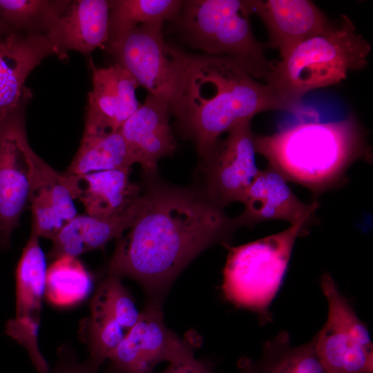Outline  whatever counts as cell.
<instances>
[{
    "instance_id": "obj_27",
    "label": "cell",
    "mask_w": 373,
    "mask_h": 373,
    "mask_svg": "<svg viewBox=\"0 0 373 373\" xmlns=\"http://www.w3.org/2000/svg\"><path fill=\"white\" fill-rule=\"evenodd\" d=\"M122 280L106 276L92 296L90 308L109 315L127 332L138 321L140 312Z\"/></svg>"
},
{
    "instance_id": "obj_7",
    "label": "cell",
    "mask_w": 373,
    "mask_h": 373,
    "mask_svg": "<svg viewBox=\"0 0 373 373\" xmlns=\"http://www.w3.org/2000/svg\"><path fill=\"white\" fill-rule=\"evenodd\" d=\"M162 25H139L107 48L139 86L166 103L171 111L182 91L190 53L166 41Z\"/></svg>"
},
{
    "instance_id": "obj_25",
    "label": "cell",
    "mask_w": 373,
    "mask_h": 373,
    "mask_svg": "<svg viewBox=\"0 0 373 373\" xmlns=\"http://www.w3.org/2000/svg\"><path fill=\"white\" fill-rule=\"evenodd\" d=\"M65 0H0V18L13 30L47 35Z\"/></svg>"
},
{
    "instance_id": "obj_26",
    "label": "cell",
    "mask_w": 373,
    "mask_h": 373,
    "mask_svg": "<svg viewBox=\"0 0 373 373\" xmlns=\"http://www.w3.org/2000/svg\"><path fill=\"white\" fill-rule=\"evenodd\" d=\"M80 337L87 346L88 358L99 366L108 361L126 332L111 316L90 308L81 323Z\"/></svg>"
},
{
    "instance_id": "obj_10",
    "label": "cell",
    "mask_w": 373,
    "mask_h": 373,
    "mask_svg": "<svg viewBox=\"0 0 373 373\" xmlns=\"http://www.w3.org/2000/svg\"><path fill=\"white\" fill-rule=\"evenodd\" d=\"M23 106L0 122V248L8 249L32 188L30 147Z\"/></svg>"
},
{
    "instance_id": "obj_19",
    "label": "cell",
    "mask_w": 373,
    "mask_h": 373,
    "mask_svg": "<svg viewBox=\"0 0 373 373\" xmlns=\"http://www.w3.org/2000/svg\"><path fill=\"white\" fill-rule=\"evenodd\" d=\"M142 195L124 212L108 217L97 218L77 215L68 222L52 240L48 258L55 260L63 256L78 257L90 251L104 249L128 230L138 216Z\"/></svg>"
},
{
    "instance_id": "obj_24",
    "label": "cell",
    "mask_w": 373,
    "mask_h": 373,
    "mask_svg": "<svg viewBox=\"0 0 373 373\" xmlns=\"http://www.w3.org/2000/svg\"><path fill=\"white\" fill-rule=\"evenodd\" d=\"M92 287V276L78 257H59L47 269L45 297L55 306L66 307L81 303Z\"/></svg>"
},
{
    "instance_id": "obj_8",
    "label": "cell",
    "mask_w": 373,
    "mask_h": 373,
    "mask_svg": "<svg viewBox=\"0 0 373 373\" xmlns=\"http://www.w3.org/2000/svg\"><path fill=\"white\" fill-rule=\"evenodd\" d=\"M327 300L325 323L312 339L328 373H372L373 343L369 330L327 272L321 278Z\"/></svg>"
},
{
    "instance_id": "obj_13",
    "label": "cell",
    "mask_w": 373,
    "mask_h": 373,
    "mask_svg": "<svg viewBox=\"0 0 373 373\" xmlns=\"http://www.w3.org/2000/svg\"><path fill=\"white\" fill-rule=\"evenodd\" d=\"M92 89L88 93L83 135L119 131L139 108V87L131 75L119 64L98 67L89 60Z\"/></svg>"
},
{
    "instance_id": "obj_22",
    "label": "cell",
    "mask_w": 373,
    "mask_h": 373,
    "mask_svg": "<svg viewBox=\"0 0 373 373\" xmlns=\"http://www.w3.org/2000/svg\"><path fill=\"white\" fill-rule=\"evenodd\" d=\"M133 164L119 131L83 135L66 173L82 178L95 172L131 169Z\"/></svg>"
},
{
    "instance_id": "obj_16",
    "label": "cell",
    "mask_w": 373,
    "mask_h": 373,
    "mask_svg": "<svg viewBox=\"0 0 373 373\" xmlns=\"http://www.w3.org/2000/svg\"><path fill=\"white\" fill-rule=\"evenodd\" d=\"M242 203L245 209L236 217L240 227L273 220H285L290 224L309 223L318 208L316 201L305 203L299 200L285 178L269 165L258 171Z\"/></svg>"
},
{
    "instance_id": "obj_3",
    "label": "cell",
    "mask_w": 373,
    "mask_h": 373,
    "mask_svg": "<svg viewBox=\"0 0 373 373\" xmlns=\"http://www.w3.org/2000/svg\"><path fill=\"white\" fill-rule=\"evenodd\" d=\"M256 153L287 181L319 194L337 184L349 166L365 156L364 137L356 119L301 122L269 135L255 136Z\"/></svg>"
},
{
    "instance_id": "obj_18",
    "label": "cell",
    "mask_w": 373,
    "mask_h": 373,
    "mask_svg": "<svg viewBox=\"0 0 373 373\" xmlns=\"http://www.w3.org/2000/svg\"><path fill=\"white\" fill-rule=\"evenodd\" d=\"M109 3L106 0H65L48 35L59 58L68 50L84 55L106 47L108 39Z\"/></svg>"
},
{
    "instance_id": "obj_5",
    "label": "cell",
    "mask_w": 373,
    "mask_h": 373,
    "mask_svg": "<svg viewBox=\"0 0 373 373\" xmlns=\"http://www.w3.org/2000/svg\"><path fill=\"white\" fill-rule=\"evenodd\" d=\"M253 13L254 0H187L173 22L191 48L231 58L255 79L265 80L274 63L253 34Z\"/></svg>"
},
{
    "instance_id": "obj_29",
    "label": "cell",
    "mask_w": 373,
    "mask_h": 373,
    "mask_svg": "<svg viewBox=\"0 0 373 373\" xmlns=\"http://www.w3.org/2000/svg\"><path fill=\"white\" fill-rule=\"evenodd\" d=\"M161 373H213V371L210 363L195 358L187 363H169Z\"/></svg>"
},
{
    "instance_id": "obj_30",
    "label": "cell",
    "mask_w": 373,
    "mask_h": 373,
    "mask_svg": "<svg viewBox=\"0 0 373 373\" xmlns=\"http://www.w3.org/2000/svg\"><path fill=\"white\" fill-rule=\"evenodd\" d=\"M13 30L8 26H7L0 18V35L8 32Z\"/></svg>"
},
{
    "instance_id": "obj_15",
    "label": "cell",
    "mask_w": 373,
    "mask_h": 373,
    "mask_svg": "<svg viewBox=\"0 0 373 373\" xmlns=\"http://www.w3.org/2000/svg\"><path fill=\"white\" fill-rule=\"evenodd\" d=\"M170 116L169 106L148 93L119 130L133 164H139L147 177L155 174L160 159L176 151Z\"/></svg>"
},
{
    "instance_id": "obj_14",
    "label": "cell",
    "mask_w": 373,
    "mask_h": 373,
    "mask_svg": "<svg viewBox=\"0 0 373 373\" xmlns=\"http://www.w3.org/2000/svg\"><path fill=\"white\" fill-rule=\"evenodd\" d=\"M58 50L49 35L15 30L0 35V122L26 106L32 97L25 86L30 73Z\"/></svg>"
},
{
    "instance_id": "obj_9",
    "label": "cell",
    "mask_w": 373,
    "mask_h": 373,
    "mask_svg": "<svg viewBox=\"0 0 373 373\" xmlns=\"http://www.w3.org/2000/svg\"><path fill=\"white\" fill-rule=\"evenodd\" d=\"M195 347L166 325L163 305L146 304L137 323L108 358L110 373H152L162 362L193 361Z\"/></svg>"
},
{
    "instance_id": "obj_23",
    "label": "cell",
    "mask_w": 373,
    "mask_h": 373,
    "mask_svg": "<svg viewBox=\"0 0 373 373\" xmlns=\"http://www.w3.org/2000/svg\"><path fill=\"white\" fill-rule=\"evenodd\" d=\"M108 47L142 23L174 21L180 12V0H111Z\"/></svg>"
},
{
    "instance_id": "obj_6",
    "label": "cell",
    "mask_w": 373,
    "mask_h": 373,
    "mask_svg": "<svg viewBox=\"0 0 373 373\" xmlns=\"http://www.w3.org/2000/svg\"><path fill=\"white\" fill-rule=\"evenodd\" d=\"M307 224L296 222L257 240L227 246L222 284L224 298L256 314L260 325L271 322V304L283 283L296 240L307 233Z\"/></svg>"
},
{
    "instance_id": "obj_12",
    "label": "cell",
    "mask_w": 373,
    "mask_h": 373,
    "mask_svg": "<svg viewBox=\"0 0 373 373\" xmlns=\"http://www.w3.org/2000/svg\"><path fill=\"white\" fill-rule=\"evenodd\" d=\"M39 239L30 232L17 263L15 315L7 321L5 332L27 350L38 373H48L50 366L38 344L48 269L46 257Z\"/></svg>"
},
{
    "instance_id": "obj_4",
    "label": "cell",
    "mask_w": 373,
    "mask_h": 373,
    "mask_svg": "<svg viewBox=\"0 0 373 373\" xmlns=\"http://www.w3.org/2000/svg\"><path fill=\"white\" fill-rule=\"evenodd\" d=\"M370 51V43L343 15L274 63L265 81L298 106L308 92L336 84L345 79L349 72L365 68Z\"/></svg>"
},
{
    "instance_id": "obj_2",
    "label": "cell",
    "mask_w": 373,
    "mask_h": 373,
    "mask_svg": "<svg viewBox=\"0 0 373 373\" xmlns=\"http://www.w3.org/2000/svg\"><path fill=\"white\" fill-rule=\"evenodd\" d=\"M298 108L232 59L190 54L182 91L170 113L201 161L219 137L238 124L262 112Z\"/></svg>"
},
{
    "instance_id": "obj_1",
    "label": "cell",
    "mask_w": 373,
    "mask_h": 373,
    "mask_svg": "<svg viewBox=\"0 0 373 373\" xmlns=\"http://www.w3.org/2000/svg\"><path fill=\"white\" fill-rule=\"evenodd\" d=\"M198 187L154 184L142 195L138 216L116 239L106 276L127 278L142 288L146 303L163 305L173 283L198 255L229 246L240 227Z\"/></svg>"
},
{
    "instance_id": "obj_20",
    "label": "cell",
    "mask_w": 373,
    "mask_h": 373,
    "mask_svg": "<svg viewBox=\"0 0 373 373\" xmlns=\"http://www.w3.org/2000/svg\"><path fill=\"white\" fill-rule=\"evenodd\" d=\"M131 169L104 171L80 178L78 198L86 214L97 218L116 216L127 210L141 195L130 180Z\"/></svg>"
},
{
    "instance_id": "obj_11",
    "label": "cell",
    "mask_w": 373,
    "mask_h": 373,
    "mask_svg": "<svg viewBox=\"0 0 373 373\" xmlns=\"http://www.w3.org/2000/svg\"><path fill=\"white\" fill-rule=\"evenodd\" d=\"M227 133L200 164L203 184L199 187L222 208L234 202H242L260 170L256 163L251 120L238 124Z\"/></svg>"
},
{
    "instance_id": "obj_28",
    "label": "cell",
    "mask_w": 373,
    "mask_h": 373,
    "mask_svg": "<svg viewBox=\"0 0 373 373\" xmlns=\"http://www.w3.org/2000/svg\"><path fill=\"white\" fill-rule=\"evenodd\" d=\"M48 373H110L106 370H101V367L88 358L80 361L75 349L69 344L64 343L57 349V359L52 370Z\"/></svg>"
},
{
    "instance_id": "obj_21",
    "label": "cell",
    "mask_w": 373,
    "mask_h": 373,
    "mask_svg": "<svg viewBox=\"0 0 373 373\" xmlns=\"http://www.w3.org/2000/svg\"><path fill=\"white\" fill-rule=\"evenodd\" d=\"M240 373H328L316 352L312 340L293 346L286 331L267 341L260 356L238 360Z\"/></svg>"
},
{
    "instance_id": "obj_17",
    "label": "cell",
    "mask_w": 373,
    "mask_h": 373,
    "mask_svg": "<svg viewBox=\"0 0 373 373\" xmlns=\"http://www.w3.org/2000/svg\"><path fill=\"white\" fill-rule=\"evenodd\" d=\"M254 10L268 32L265 46L276 49L280 58L332 22L309 0H254Z\"/></svg>"
}]
</instances>
